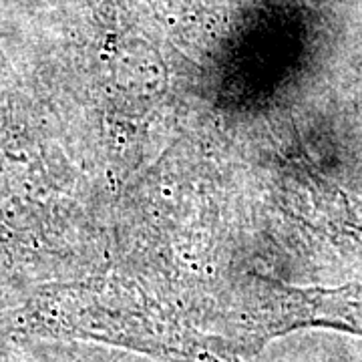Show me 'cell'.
Instances as JSON below:
<instances>
[{
	"label": "cell",
	"mask_w": 362,
	"mask_h": 362,
	"mask_svg": "<svg viewBox=\"0 0 362 362\" xmlns=\"http://www.w3.org/2000/svg\"><path fill=\"white\" fill-rule=\"evenodd\" d=\"M194 312L240 354L300 328H330L362 338V282L326 288L252 276L195 304Z\"/></svg>",
	"instance_id": "cell-2"
},
{
	"label": "cell",
	"mask_w": 362,
	"mask_h": 362,
	"mask_svg": "<svg viewBox=\"0 0 362 362\" xmlns=\"http://www.w3.org/2000/svg\"><path fill=\"white\" fill-rule=\"evenodd\" d=\"M2 320L16 334L89 340L165 362H244L187 306L123 278L40 284Z\"/></svg>",
	"instance_id": "cell-1"
}]
</instances>
